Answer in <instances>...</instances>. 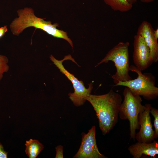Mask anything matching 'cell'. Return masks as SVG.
<instances>
[{"label":"cell","mask_w":158,"mask_h":158,"mask_svg":"<svg viewBox=\"0 0 158 158\" xmlns=\"http://www.w3.org/2000/svg\"><path fill=\"white\" fill-rule=\"evenodd\" d=\"M7 30L8 29L6 25H5L0 28V38L2 37L5 34Z\"/></svg>","instance_id":"cell-18"},{"label":"cell","mask_w":158,"mask_h":158,"mask_svg":"<svg viewBox=\"0 0 158 158\" xmlns=\"http://www.w3.org/2000/svg\"><path fill=\"white\" fill-rule=\"evenodd\" d=\"M8 60L6 56L0 54V81L4 73L8 71L9 67L8 64Z\"/></svg>","instance_id":"cell-14"},{"label":"cell","mask_w":158,"mask_h":158,"mask_svg":"<svg viewBox=\"0 0 158 158\" xmlns=\"http://www.w3.org/2000/svg\"><path fill=\"white\" fill-rule=\"evenodd\" d=\"M154 35L155 38L157 40L158 38V28L154 30Z\"/></svg>","instance_id":"cell-19"},{"label":"cell","mask_w":158,"mask_h":158,"mask_svg":"<svg viewBox=\"0 0 158 158\" xmlns=\"http://www.w3.org/2000/svg\"><path fill=\"white\" fill-rule=\"evenodd\" d=\"M25 152L29 158H35L43 150V145L38 140L30 139L26 141Z\"/></svg>","instance_id":"cell-12"},{"label":"cell","mask_w":158,"mask_h":158,"mask_svg":"<svg viewBox=\"0 0 158 158\" xmlns=\"http://www.w3.org/2000/svg\"><path fill=\"white\" fill-rule=\"evenodd\" d=\"M138 0H127L130 3V4H132L133 5V4L135 3Z\"/></svg>","instance_id":"cell-21"},{"label":"cell","mask_w":158,"mask_h":158,"mask_svg":"<svg viewBox=\"0 0 158 158\" xmlns=\"http://www.w3.org/2000/svg\"><path fill=\"white\" fill-rule=\"evenodd\" d=\"M155 0H140V1L143 3H149Z\"/></svg>","instance_id":"cell-20"},{"label":"cell","mask_w":158,"mask_h":158,"mask_svg":"<svg viewBox=\"0 0 158 158\" xmlns=\"http://www.w3.org/2000/svg\"><path fill=\"white\" fill-rule=\"evenodd\" d=\"M95 126H93L87 133H82L80 148L74 158H106L97 147L96 139Z\"/></svg>","instance_id":"cell-7"},{"label":"cell","mask_w":158,"mask_h":158,"mask_svg":"<svg viewBox=\"0 0 158 158\" xmlns=\"http://www.w3.org/2000/svg\"><path fill=\"white\" fill-rule=\"evenodd\" d=\"M150 113L154 118V139H156L158 137V109L151 106Z\"/></svg>","instance_id":"cell-15"},{"label":"cell","mask_w":158,"mask_h":158,"mask_svg":"<svg viewBox=\"0 0 158 158\" xmlns=\"http://www.w3.org/2000/svg\"><path fill=\"white\" fill-rule=\"evenodd\" d=\"M154 30L150 23L143 21L138 28L137 34L144 38L149 48L153 62L155 63L158 61V43L154 36Z\"/></svg>","instance_id":"cell-10"},{"label":"cell","mask_w":158,"mask_h":158,"mask_svg":"<svg viewBox=\"0 0 158 158\" xmlns=\"http://www.w3.org/2000/svg\"><path fill=\"white\" fill-rule=\"evenodd\" d=\"M8 152L4 149V147L0 142V158H7Z\"/></svg>","instance_id":"cell-17"},{"label":"cell","mask_w":158,"mask_h":158,"mask_svg":"<svg viewBox=\"0 0 158 158\" xmlns=\"http://www.w3.org/2000/svg\"><path fill=\"white\" fill-rule=\"evenodd\" d=\"M18 17L15 18L10 25L12 34L18 36L26 28L34 27L41 29L55 37L63 39L67 41L71 46L73 45L67 33L57 28L58 24H53L50 21H46L44 18L35 16L34 11L31 8L26 7L17 11Z\"/></svg>","instance_id":"cell-2"},{"label":"cell","mask_w":158,"mask_h":158,"mask_svg":"<svg viewBox=\"0 0 158 158\" xmlns=\"http://www.w3.org/2000/svg\"><path fill=\"white\" fill-rule=\"evenodd\" d=\"M128 150L133 158H140L143 155L155 158L158 154V142L154 140L150 142H138L129 146Z\"/></svg>","instance_id":"cell-11"},{"label":"cell","mask_w":158,"mask_h":158,"mask_svg":"<svg viewBox=\"0 0 158 158\" xmlns=\"http://www.w3.org/2000/svg\"><path fill=\"white\" fill-rule=\"evenodd\" d=\"M50 58L60 72L64 74L73 84L74 92L68 94L70 99L76 106L79 107L83 105L86 100V98L90 94L92 90L93 87L92 83L89 84L88 88H86L82 81L78 80L73 75L66 69L63 64V62L65 60H71L78 65L70 55L65 56L64 58L61 60L56 59L52 55L50 56Z\"/></svg>","instance_id":"cell-6"},{"label":"cell","mask_w":158,"mask_h":158,"mask_svg":"<svg viewBox=\"0 0 158 158\" xmlns=\"http://www.w3.org/2000/svg\"><path fill=\"white\" fill-rule=\"evenodd\" d=\"M133 60L135 66L141 71L145 70L153 63L149 48L144 38L139 35L134 36Z\"/></svg>","instance_id":"cell-8"},{"label":"cell","mask_w":158,"mask_h":158,"mask_svg":"<svg viewBox=\"0 0 158 158\" xmlns=\"http://www.w3.org/2000/svg\"><path fill=\"white\" fill-rule=\"evenodd\" d=\"M130 70L136 73L137 78L125 82L119 81L114 86H123L128 87L134 95L142 97L147 101L155 99L158 96V87L155 85L156 80L151 73H142L135 66H130Z\"/></svg>","instance_id":"cell-4"},{"label":"cell","mask_w":158,"mask_h":158,"mask_svg":"<svg viewBox=\"0 0 158 158\" xmlns=\"http://www.w3.org/2000/svg\"><path fill=\"white\" fill-rule=\"evenodd\" d=\"M128 42H120L110 50L105 57L95 66L97 67L103 63L109 61L114 62L116 72L112 76L114 83L119 81L125 82L132 79L129 75L130 61Z\"/></svg>","instance_id":"cell-3"},{"label":"cell","mask_w":158,"mask_h":158,"mask_svg":"<svg viewBox=\"0 0 158 158\" xmlns=\"http://www.w3.org/2000/svg\"><path fill=\"white\" fill-rule=\"evenodd\" d=\"M123 95L124 99L120 107L119 116L121 120L129 121L130 139L135 141L136 131L140 129L139 115L145 106L142 104L141 96L133 95L128 87L125 88Z\"/></svg>","instance_id":"cell-5"},{"label":"cell","mask_w":158,"mask_h":158,"mask_svg":"<svg viewBox=\"0 0 158 158\" xmlns=\"http://www.w3.org/2000/svg\"><path fill=\"white\" fill-rule=\"evenodd\" d=\"M145 106L139 115L140 130L136 134L135 139L138 142H150L154 140V131L150 116L151 105L146 104Z\"/></svg>","instance_id":"cell-9"},{"label":"cell","mask_w":158,"mask_h":158,"mask_svg":"<svg viewBox=\"0 0 158 158\" xmlns=\"http://www.w3.org/2000/svg\"><path fill=\"white\" fill-rule=\"evenodd\" d=\"M114 11L125 12L130 10L133 5L127 0H103Z\"/></svg>","instance_id":"cell-13"},{"label":"cell","mask_w":158,"mask_h":158,"mask_svg":"<svg viewBox=\"0 0 158 158\" xmlns=\"http://www.w3.org/2000/svg\"><path fill=\"white\" fill-rule=\"evenodd\" d=\"M63 146L61 145L57 146L56 147V158H63Z\"/></svg>","instance_id":"cell-16"},{"label":"cell","mask_w":158,"mask_h":158,"mask_svg":"<svg viewBox=\"0 0 158 158\" xmlns=\"http://www.w3.org/2000/svg\"><path fill=\"white\" fill-rule=\"evenodd\" d=\"M86 100L90 103L96 113L102 134L105 135L109 133L118 121L119 109L122 101L121 95L111 89L102 95L90 94Z\"/></svg>","instance_id":"cell-1"}]
</instances>
